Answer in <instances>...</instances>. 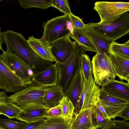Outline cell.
Here are the masks:
<instances>
[{"label": "cell", "mask_w": 129, "mask_h": 129, "mask_svg": "<svg viewBox=\"0 0 129 129\" xmlns=\"http://www.w3.org/2000/svg\"><path fill=\"white\" fill-rule=\"evenodd\" d=\"M27 124L0 118V127L3 129H22Z\"/></svg>", "instance_id": "f546056e"}, {"label": "cell", "mask_w": 129, "mask_h": 129, "mask_svg": "<svg viewBox=\"0 0 129 129\" xmlns=\"http://www.w3.org/2000/svg\"><path fill=\"white\" fill-rule=\"evenodd\" d=\"M84 80L87 81L92 76L91 60L88 56L85 53L81 55L80 64Z\"/></svg>", "instance_id": "83f0119b"}, {"label": "cell", "mask_w": 129, "mask_h": 129, "mask_svg": "<svg viewBox=\"0 0 129 129\" xmlns=\"http://www.w3.org/2000/svg\"><path fill=\"white\" fill-rule=\"evenodd\" d=\"M93 9L99 14L100 22L111 20L129 10V3L123 2L98 1Z\"/></svg>", "instance_id": "9c48e42d"}, {"label": "cell", "mask_w": 129, "mask_h": 129, "mask_svg": "<svg viewBox=\"0 0 129 129\" xmlns=\"http://www.w3.org/2000/svg\"><path fill=\"white\" fill-rule=\"evenodd\" d=\"M73 29H85L86 24L79 17L75 16L72 13L69 15Z\"/></svg>", "instance_id": "836d02e7"}, {"label": "cell", "mask_w": 129, "mask_h": 129, "mask_svg": "<svg viewBox=\"0 0 129 129\" xmlns=\"http://www.w3.org/2000/svg\"><path fill=\"white\" fill-rule=\"evenodd\" d=\"M52 7L57 9L64 14L70 15L72 13L67 0H51Z\"/></svg>", "instance_id": "1f68e13d"}, {"label": "cell", "mask_w": 129, "mask_h": 129, "mask_svg": "<svg viewBox=\"0 0 129 129\" xmlns=\"http://www.w3.org/2000/svg\"><path fill=\"white\" fill-rule=\"evenodd\" d=\"M0 58L7 66L27 86L32 82L35 72L31 67L17 55L3 51Z\"/></svg>", "instance_id": "52a82bcc"}, {"label": "cell", "mask_w": 129, "mask_h": 129, "mask_svg": "<svg viewBox=\"0 0 129 129\" xmlns=\"http://www.w3.org/2000/svg\"><path fill=\"white\" fill-rule=\"evenodd\" d=\"M49 108L46 107L26 106L21 111L16 119L27 123L38 121L44 119L47 110Z\"/></svg>", "instance_id": "ac0fdd59"}, {"label": "cell", "mask_w": 129, "mask_h": 129, "mask_svg": "<svg viewBox=\"0 0 129 129\" xmlns=\"http://www.w3.org/2000/svg\"><path fill=\"white\" fill-rule=\"evenodd\" d=\"M85 53V51L77 43L68 58L63 62L57 63L59 75L58 84L61 82L64 91L76 72L80 68L81 56Z\"/></svg>", "instance_id": "8992f818"}, {"label": "cell", "mask_w": 129, "mask_h": 129, "mask_svg": "<svg viewBox=\"0 0 129 129\" xmlns=\"http://www.w3.org/2000/svg\"><path fill=\"white\" fill-rule=\"evenodd\" d=\"M1 114H1V113L0 112V115H1Z\"/></svg>", "instance_id": "f35d334b"}, {"label": "cell", "mask_w": 129, "mask_h": 129, "mask_svg": "<svg viewBox=\"0 0 129 129\" xmlns=\"http://www.w3.org/2000/svg\"><path fill=\"white\" fill-rule=\"evenodd\" d=\"M61 117H62V111L59 104L55 107L48 109L45 115V117L46 118Z\"/></svg>", "instance_id": "d6a6232c"}, {"label": "cell", "mask_w": 129, "mask_h": 129, "mask_svg": "<svg viewBox=\"0 0 129 129\" xmlns=\"http://www.w3.org/2000/svg\"><path fill=\"white\" fill-rule=\"evenodd\" d=\"M72 119L62 117L46 118L34 129H70Z\"/></svg>", "instance_id": "7402d4cb"}, {"label": "cell", "mask_w": 129, "mask_h": 129, "mask_svg": "<svg viewBox=\"0 0 129 129\" xmlns=\"http://www.w3.org/2000/svg\"><path fill=\"white\" fill-rule=\"evenodd\" d=\"M49 86L39 85L32 82L9 96V102L21 109L26 106L46 107L43 103V97L45 90Z\"/></svg>", "instance_id": "277c9868"}, {"label": "cell", "mask_w": 129, "mask_h": 129, "mask_svg": "<svg viewBox=\"0 0 129 129\" xmlns=\"http://www.w3.org/2000/svg\"><path fill=\"white\" fill-rule=\"evenodd\" d=\"M101 88L115 96L129 101V83L112 80L102 85Z\"/></svg>", "instance_id": "9a60e30c"}, {"label": "cell", "mask_w": 129, "mask_h": 129, "mask_svg": "<svg viewBox=\"0 0 129 129\" xmlns=\"http://www.w3.org/2000/svg\"><path fill=\"white\" fill-rule=\"evenodd\" d=\"M99 129H129V123L128 121L117 120L114 118Z\"/></svg>", "instance_id": "4dcf8cb0"}, {"label": "cell", "mask_w": 129, "mask_h": 129, "mask_svg": "<svg viewBox=\"0 0 129 129\" xmlns=\"http://www.w3.org/2000/svg\"><path fill=\"white\" fill-rule=\"evenodd\" d=\"M84 79L80 68L76 72L70 81L64 95L72 103L74 108L77 103L82 90Z\"/></svg>", "instance_id": "5bb4252c"}, {"label": "cell", "mask_w": 129, "mask_h": 129, "mask_svg": "<svg viewBox=\"0 0 129 129\" xmlns=\"http://www.w3.org/2000/svg\"><path fill=\"white\" fill-rule=\"evenodd\" d=\"M27 86L0 58V89L7 92L15 93Z\"/></svg>", "instance_id": "8fae6325"}, {"label": "cell", "mask_w": 129, "mask_h": 129, "mask_svg": "<svg viewBox=\"0 0 129 129\" xmlns=\"http://www.w3.org/2000/svg\"><path fill=\"white\" fill-rule=\"evenodd\" d=\"M19 1L20 6L25 9L35 7L44 9L52 7L51 0H19Z\"/></svg>", "instance_id": "d4e9b609"}, {"label": "cell", "mask_w": 129, "mask_h": 129, "mask_svg": "<svg viewBox=\"0 0 129 129\" xmlns=\"http://www.w3.org/2000/svg\"><path fill=\"white\" fill-rule=\"evenodd\" d=\"M99 101L110 119L118 117L124 109L129 106V101L119 98L100 88Z\"/></svg>", "instance_id": "30bf717a"}, {"label": "cell", "mask_w": 129, "mask_h": 129, "mask_svg": "<svg viewBox=\"0 0 129 129\" xmlns=\"http://www.w3.org/2000/svg\"><path fill=\"white\" fill-rule=\"evenodd\" d=\"M59 75L57 63L35 73L32 82L40 85L53 86L58 85Z\"/></svg>", "instance_id": "7c38bea8"}, {"label": "cell", "mask_w": 129, "mask_h": 129, "mask_svg": "<svg viewBox=\"0 0 129 129\" xmlns=\"http://www.w3.org/2000/svg\"><path fill=\"white\" fill-rule=\"evenodd\" d=\"M21 109L12 103L9 102L0 105V112L10 118H15L19 114Z\"/></svg>", "instance_id": "484cf974"}, {"label": "cell", "mask_w": 129, "mask_h": 129, "mask_svg": "<svg viewBox=\"0 0 129 129\" xmlns=\"http://www.w3.org/2000/svg\"><path fill=\"white\" fill-rule=\"evenodd\" d=\"M67 36L56 41L50 47L53 54L57 60L62 62L70 55L77 43Z\"/></svg>", "instance_id": "4fadbf2b"}, {"label": "cell", "mask_w": 129, "mask_h": 129, "mask_svg": "<svg viewBox=\"0 0 129 129\" xmlns=\"http://www.w3.org/2000/svg\"><path fill=\"white\" fill-rule=\"evenodd\" d=\"M3 40L2 37V32L1 31V28L0 27V50L4 51L2 48V45L4 42Z\"/></svg>", "instance_id": "8d00e7d4"}, {"label": "cell", "mask_w": 129, "mask_h": 129, "mask_svg": "<svg viewBox=\"0 0 129 129\" xmlns=\"http://www.w3.org/2000/svg\"><path fill=\"white\" fill-rule=\"evenodd\" d=\"M118 117L123 118L125 120H128L129 119V106L123 110L119 115Z\"/></svg>", "instance_id": "e575fe53"}, {"label": "cell", "mask_w": 129, "mask_h": 129, "mask_svg": "<svg viewBox=\"0 0 129 129\" xmlns=\"http://www.w3.org/2000/svg\"><path fill=\"white\" fill-rule=\"evenodd\" d=\"M70 37L75 40L84 51L97 52L95 46L85 29H73Z\"/></svg>", "instance_id": "44dd1931"}, {"label": "cell", "mask_w": 129, "mask_h": 129, "mask_svg": "<svg viewBox=\"0 0 129 129\" xmlns=\"http://www.w3.org/2000/svg\"><path fill=\"white\" fill-rule=\"evenodd\" d=\"M1 1V0H0V1Z\"/></svg>", "instance_id": "ab89813d"}, {"label": "cell", "mask_w": 129, "mask_h": 129, "mask_svg": "<svg viewBox=\"0 0 129 129\" xmlns=\"http://www.w3.org/2000/svg\"><path fill=\"white\" fill-rule=\"evenodd\" d=\"M43 26L44 30L41 39L50 47L59 40L70 37L73 30L69 15L64 14L48 20Z\"/></svg>", "instance_id": "3957f363"}, {"label": "cell", "mask_w": 129, "mask_h": 129, "mask_svg": "<svg viewBox=\"0 0 129 129\" xmlns=\"http://www.w3.org/2000/svg\"><path fill=\"white\" fill-rule=\"evenodd\" d=\"M92 109L94 124L98 129L105 126L111 121V119L106 118L96 106Z\"/></svg>", "instance_id": "f1b7e54d"}, {"label": "cell", "mask_w": 129, "mask_h": 129, "mask_svg": "<svg viewBox=\"0 0 129 129\" xmlns=\"http://www.w3.org/2000/svg\"><path fill=\"white\" fill-rule=\"evenodd\" d=\"M113 69L116 75L121 80L129 82V59L117 55H110Z\"/></svg>", "instance_id": "ffe728a7"}, {"label": "cell", "mask_w": 129, "mask_h": 129, "mask_svg": "<svg viewBox=\"0 0 129 129\" xmlns=\"http://www.w3.org/2000/svg\"><path fill=\"white\" fill-rule=\"evenodd\" d=\"M9 102V97L4 92L0 91V105Z\"/></svg>", "instance_id": "d590c367"}, {"label": "cell", "mask_w": 129, "mask_h": 129, "mask_svg": "<svg viewBox=\"0 0 129 129\" xmlns=\"http://www.w3.org/2000/svg\"><path fill=\"white\" fill-rule=\"evenodd\" d=\"M7 50L15 55L29 65L33 69L43 70L52 64L39 56L33 50L27 40L21 34L16 35L9 42Z\"/></svg>", "instance_id": "6da1fadb"}, {"label": "cell", "mask_w": 129, "mask_h": 129, "mask_svg": "<svg viewBox=\"0 0 129 129\" xmlns=\"http://www.w3.org/2000/svg\"><path fill=\"white\" fill-rule=\"evenodd\" d=\"M109 54L129 59V41L122 44L113 42L110 47Z\"/></svg>", "instance_id": "cb8c5ba5"}, {"label": "cell", "mask_w": 129, "mask_h": 129, "mask_svg": "<svg viewBox=\"0 0 129 129\" xmlns=\"http://www.w3.org/2000/svg\"><path fill=\"white\" fill-rule=\"evenodd\" d=\"M100 88L91 77L87 81L84 80L82 91L75 107L73 116L87 108L92 109L99 100Z\"/></svg>", "instance_id": "ba28073f"}, {"label": "cell", "mask_w": 129, "mask_h": 129, "mask_svg": "<svg viewBox=\"0 0 129 129\" xmlns=\"http://www.w3.org/2000/svg\"><path fill=\"white\" fill-rule=\"evenodd\" d=\"M0 129H3V128H1L0 127Z\"/></svg>", "instance_id": "74e56055"}, {"label": "cell", "mask_w": 129, "mask_h": 129, "mask_svg": "<svg viewBox=\"0 0 129 129\" xmlns=\"http://www.w3.org/2000/svg\"><path fill=\"white\" fill-rule=\"evenodd\" d=\"M70 129H98L94 124L92 109H85L73 117Z\"/></svg>", "instance_id": "2e32d148"}, {"label": "cell", "mask_w": 129, "mask_h": 129, "mask_svg": "<svg viewBox=\"0 0 129 129\" xmlns=\"http://www.w3.org/2000/svg\"><path fill=\"white\" fill-rule=\"evenodd\" d=\"M92 71L95 84L101 86L109 81L114 80V73L110 56L105 52L97 53L91 62Z\"/></svg>", "instance_id": "5b68a950"}, {"label": "cell", "mask_w": 129, "mask_h": 129, "mask_svg": "<svg viewBox=\"0 0 129 129\" xmlns=\"http://www.w3.org/2000/svg\"><path fill=\"white\" fill-rule=\"evenodd\" d=\"M62 111V117L72 119L73 116L74 107L70 100L64 95L59 104Z\"/></svg>", "instance_id": "4316f807"}, {"label": "cell", "mask_w": 129, "mask_h": 129, "mask_svg": "<svg viewBox=\"0 0 129 129\" xmlns=\"http://www.w3.org/2000/svg\"><path fill=\"white\" fill-rule=\"evenodd\" d=\"M27 41L35 52L43 60L50 62L58 63L50 47L41 39H37L33 36L28 37Z\"/></svg>", "instance_id": "e0dca14e"}, {"label": "cell", "mask_w": 129, "mask_h": 129, "mask_svg": "<svg viewBox=\"0 0 129 129\" xmlns=\"http://www.w3.org/2000/svg\"><path fill=\"white\" fill-rule=\"evenodd\" d=\"M64 95L62 85L50 86L45 90L43 97V102L46 107L50 108L58 105Z\"/></svg>", "instance_id": "d6986e66"}, {"label": "cell", "mask_w": 129, "mask_h": 129, "mask_svg": "<svg viewBox=\"0 0 129 129\" xmlns=\"http://www.w3.org/2000/svg\"><path fill=\"white\" fill-rule=\"evenodd\" d=\"M85 30L95 46L97 53L104 52L109 56L110 46L114 41L91 31L86 29Z\"/></svg>", "instance_id": "603a6c76"}, {"label": "cell", "mask_w": 129, "mask_h": 129, "mask_svg": "<svg viewBox=\"0 0 129 129\" xmlns=\"http://www.w3.org/2000/svg\"><path fill=\"white\" fill-rule=\"evenodd\" d=\"M85 29L115 41L129 32V13L126 12L109 21L88 23Z\"/></svg>", "instance_id": "7a4b0ae2"}]
</instances>
